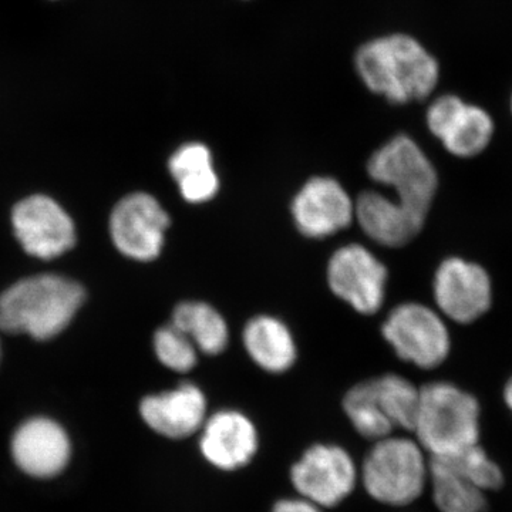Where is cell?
Returning <instances> with one entry per match:
<instances>
[{"label":"cell","mask_w":512,"mask_h":512,"mask_svg":"<svg viewBox=\"0 0 512 512\" xmlns=\"http://www.w3.org/2000/svg\"><path fill=\"white\" fill-rule=\"evenodd\" d=\"M356 70L367 89L392 103L427 99L440 80V66L419 40L379 37L357 50Z\"/></svg>","instance_id":"cell-1"},{"label":"cell","mask_w":512,"mask_h":512,"mask_svg":"<svg viewBox=\"0 0 512 512\" xmlns=\"http://www.w3.org/2000/svg\"><path fill=\"white\" fill-rule=\"evenodd\" d=\"M83 286L66 276H30L0 295V330L39 340L55 338L82 308Z\"/></svg>","instance_id":"cell-2"},{"label":"cell","mask_w":512,"mask_h":512,"mask_svg":"<svg viewBox=\"0 0 512 512\" xmlns=\"http://www.w3.org/2000/svg\"><path fill=\"white\" fill-rule=\"evenodd\" d=\"M480 403L456 384L433 382L420 387L412 433L430 457L450 456L480 444Z\"/></svg>","instance_id":"cell-3"},{"label":"cell","mask_w":512,"mask_h":512,"mask_svg":"<svg viewBox=\"0 0 512 512\" xmlns=\"http://www.w3.org/2000/svg\"><path fill=\"white\" fill-rule=\"evenodd\" d=\"M359 471L360 483L376 503L409 507L429 487L430 456L416 439L390 434L373 441Z\"/></svg>","instance_id":"cell-4"},{"label":"cell","mask_w":512,"mask_h":512,"mask_svg":"<svg viewBox=\"0 0 512 512\" xmlns=\"http://www.w3.org/2000/svg\"><path fill=\"white\" fill-rule=\"evenodd\" d=\"M367 174L375 183L392 188L394 200L403 207L427 220L439 175L412 137L399 134L383 144L367 161Z\"/></svg>","instance_id":"cell-5"},{"label":"cell","mask_w":512,"mask_h":512,"mask_svg":"<svg viewBox=\"0 0 512 512\" xmlns=\"http://www.w3.org/2000/svg\"><path fill=\"white\" fill-rule=\"evenodd\" d=\"M384 340L397 357L419 369H436L450 355L451 338L439 312L423 303L394 306L382 325Z\"/></svg>","instance_id":"cell-6"},{"label":"cell","mask_w":512,"mask_h":512,"mask_svg":"<svg viewBox=\"0 0 512 512\" xmlns=\"http://www.w3.org/2000/svg\"><path fill=\"white\" fill-rule=\"evenodd\" d=\"M289 480L299 497L328 510L355 493L360 471L346 448L318 443L306 448L293 463Z\"/></svg>","instance_id":"cell-7"},{"label":"cell","mask_w":512,"mask_h":512,"mask_svg":"<svg viewBox=\"0 0 512 512\" xmlns=\"http://www.w3.org/2000/svg\"><path fill=\"white\" fill-rule=\"evenodd\" d=\"M326 278L333 295L360 315H375L382 309L389 271L363 245H345L330 256Z\"/></svg>","instance_id":"cell-8"},{"label":"cell","mask_w":512,"mask_h":512,"mask_svg":"<svg viewBox=\"0 0 512 512\" xmlns=\"http://www.w3.org/2000/svg\"><path fill=\"white\" fill-rule=\"evenodd\" d=\"M170 215L161 202L147 192H133L117 202L110 217V234L121 254L138 262L160 256Z\"/></svg>","instance_id":"cell-9"},{"label":"cell","mask_w":512,"mask_h":512,"mask_svg":"<svg viewBox=\"0 0 512 512\" xmlns=\"http://www.w3.org/2000/svg\"><path fill=\"white\" fill-rule=\"evenodd\" d=\"M10 457L33 480L62 476L73 457V443L59 421L36 416L23 421L10 439Z\"/></svg>","instance_id":"cell-10"},{"label":"cell","mask_w":512,"mask_h":512,"mask_svg":"<svg viewBox=\"0 0 512 512\" xmlns=\"http://www.w3.org/2000/svg\"><path fill=\"white\" fill-rule=\"evenodd\" d=\"M434 301L446 318L468 325L490 311L493 284L476 262L451 256L444 259L433 281Z\"/></svg>","instance_id":"cell-11"},{"label":"cell","mask_w":512,"mask_h":512,"mask_svg":"<svg viewBox=\"0 0 512 512\" xmlns=\"http://www.w3.org/2000/svg\"><path fill=\"white\" fill-rule=\"evenodd\" d=\"M426 120L430 133L439 138L454 157L480 156L493 140L495 124L491 114L456 94L434 100L427 110Z\"/></svg>","instance_id":"cell-12"},{"label":"cell","mask_w":512,"mask_h":512,"mask_svg":"<svg viewBox=\"0 0 512 512\" xmlns=\"http://www.w3.org/2000/svg\"><path fill=\"white\" fill-rule=\"evenodd\" d=\"M12 224L20 245L35 258L55 259L76 242L72 218L46 195H32L16 204Z\"/></svg>","instance_id":"cell-13"},{"label":"cell","mask_w":512,"mask_h":512,"mask_svg":"<svg viewBox=\"0 0 512 512\" xmlns=\"http://www.w3.org/2000/svg\"><path fill=\"white\" fill-rule=\"evenodd\" d=\"M291 212L303 237L325 239L355 221V200L335 178L313 177L296 192Z\"/></svg>","instance_id":"cell-14"},{"label":"cell","mask_w":512,"mask_h":512,"mask_svg":"<svg viewBox=\"0 0 512 512\" xmlns=\"http://www.w3.org/2000/svg\"><path fill=\"white\" fill-rule=\"evenodd\" d=\"M198 434L201 456L225 473L249 466L258 453V430L254 421L239 410L222 409L208 414Z\"/></svg>","instance_id":"cell-15"},{"label":"cell","mask_w":512,"mask_h":512,"mask_svg":"<svg viewBox=\"0 0 512 512\" xmlns=\"http://www.w3.org/2000/svg\"><path fill=\"white\" fill-rule=\"evenodd\" d=\"M140 416L148 429L168 440H184L200 433L208 417V402L197 384L183 382L174 389L148 394Z\"/></svg>","instance_id":"cell-16"},{"label":"cell","mask_w":512,"mask_h":512,"mask_svg":"<svg viewBox=\"0 0 512 512\" xmlns=\"http://www.w3.org/2000/svg\"><path fill=\"white\" fill-rule=\"evenodd\" d=\"M355 221L376 244L400 248L420 234L426 218L407 210L382 192L363 191L355 200Z\"/></svg>","instance_id":"cell-17"},{"label":"cell","mask_w":512,"mask_h":512,"mask_svg":"<svg viewBox=\"0 0 512 512\" xmlns=\"http://www.w3.org/2000/svg\"><path fill=\"white\" fill-rule=\"evenodd\" d=\"M242 342L252 362L274 375L288 372L298 359L291 329L275 316L258 315L249 319L242 332Z\"/></svg>","instance_id":"cell-18"},{"label":"cell","mask_w":512,"mask_h":512,"mask_svg":"<svg viewBox=\"0 0 512 512\" xmlns=\"http://www.w3.org/2000/svg\"><path fill=\"white\" fill-rule=\"evenodd\" d=\"M168 170L188 204H205L220 192V177L205 144L192 141L175 150L168 160Z\"/></svg>","instance_id":"cell-19"},{"label":"cell","mask_w":512,"mask_h":512,"mask_svg":"<svg viewBox=\"0 0 512 512\" xmlns=\"http://www.w3.org/2000/svg\"><path fill=\"white\" fill-rule=\"evenodd\" d=\"M171 325L194 343L198 352L217 356L229 345L227 320L210 303L184 301L175 306Z\"/></svg>","instance_id":"cell-20"},{"label":"cell","mask_w":512,"mask_h":512,"mask_svg":"<svg viewBox=\"0 0 512 512\" xmlns=\"http://www.w3.org/2000/svg\"><path fill=\"white\" fill-rule=\"evenodd\" d=\"M431 495L440 512H484L487 493L451 470L439 458L430 457Z\"/></svg>","instance_id":"cell-21"},{"label":"cell","mask_w":512,"mask_h":512,"mask_svg":"<svg viewBox=\"0 0 512 512\" xmlns=\"http://www.w3.org/2000/svg\"><path fill=\"white\" fill-rule=\"evenodd\" d=\"M370 380L377 402L394 429L412 431L420 403L419 387L396 373H387Z\"/></svg>","instance_id":"cell-22"},{"label":"cell","mask_w":512,"mask_h":512,"mask_svg":"<svg viewBox=\"0 0 512 512\" xmlns=\"http://www.w3.org/2000/svg\"><path fill=\"white\" fill-rule=\"evenodd\" d=\"M342 404L353 429L367 440L384 439L396 430L377 402L370 379L350 387Z\"/></svg>","instance_id":"cell-23"},{"label":"cell","mask_w":512,"mask_h":512,"mask_svg":"<svg viewBox=\"0 0 512 512\" xmlns=\"http://www.w3.org/2000/svg\"><path fill=\"white\" fill-rule=\"evenodd\" d=\"M443 461L451 470L456 471L478 488L488 493L495 491L504 483V474L501 467L485 453L480 444L464 448L450 456L434 457Z\"/></svg>","instance_id":"cell-24"},{"label":"cell","mask_w":512,"mask_h":512,"mask_svg":"<svg viewBox=\"0 0 512 512\" xmlns=\"http://www.w3.org/2000/svg\"><path fill=\"white\" fill-rule=\"evenodd\" d=\"M153 345L157 359L167 369L188 373L197 366L200 352L188 336L171 323L157 330Z\"/></svg>","instance_id":"cell-25"},{"label":"cell","mask_w":512,"mask_h":512,"mask_svg":"<svg viewBox=\"0 0 512 512\" xmlns=\"http://www.w3.org/2000/svg\"><path fill=\"white\" fill-rule=\"evenodd\" d=\"M271 512H325V510L298 495V497L282 498L275 503Z\"/></svg>","instance_id":"cell-26"},{"label":"cell","mask_w":512,"mask_h":512,"mask_svg":"<svg viewBox=\"0 0 512 512\" xmlns=\"http://www.w3.org/2000/svg\"><path fill=\"white\" fill-rule=\"evenodd\" d=\"M503 397L505 404H507L508 409H510L512 413V377L508 380L507 384H505Z\"/></svg>","instance_id":"cell-27"},{"label":"cell","mask_w":512,"mask_h":512,"mask_svg":"<svg viewBox=\"0 0 512 512\" xmlns=\"http://www.w3.org/2000/svg\"><path fill=\"white\" fill-rule=\"evenodd\" d=\"M0 356H2V346H0Z\"/></svg>","instance_id":"cell-28"},{"label":"cell","mask_w":512,"mask_h":512,"mask_svg":"<svg viewBox=\"0 0 512 512\" xmlns=\"http://www.w3.org/2000/svg\"><path fill=\"white\" fill-rule=\"evenodd\" d=\"M511 111H512V99H511Z\"/></svg>","instance_id":"cell-29"}]
</instances>
